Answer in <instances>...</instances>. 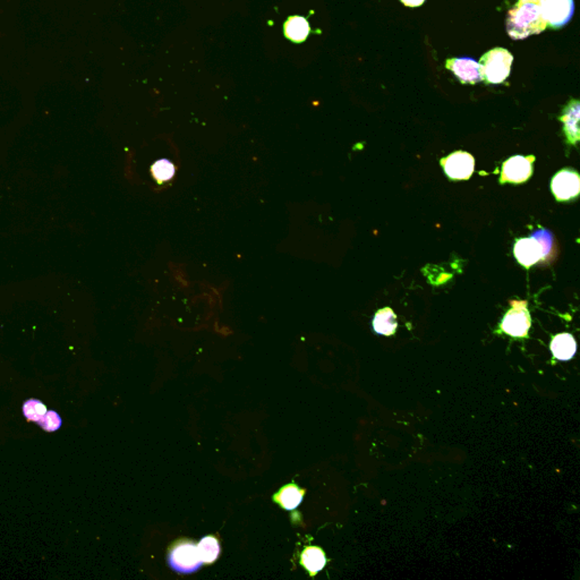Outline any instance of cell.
<instances>
[{"label":"cell","instance_id":"5","mask_svg":"<svg viewBox=\"0 0 580 580\" xmlns=\"http://www.w3.org/2000/svg\"><path fill=\"white\" fill-rule=\"evenodd\" d=\"M539 5L547 24L554 28L566 26L575 13L574 0H539Z\"/></svg>","mask_w":580,"mask_h":580},{"label":"cell","instance_id":"6","mask_svg":"<svg viewBox=\"0 0 580 580\" xmlns=\"http://www.w3.org/2000/svg\"><path fill=\"white\" fill-rule=\"evenodd\" d=\"M512 308L507 312L501 323V329L510 336L517 338L527 337L530 328V315L527 302H511Z\"/></svg>","mask_w":580,"mask_h":580},{"label":"cell","instance_id":"8","mask_svg":"<svg viewBox=\"0 0 580 580\" xmlns=\"http://www.w3.org/2000/svg\"><path fill=\"white\" fill-rule=\"evenodd\" d=\"M447 67L461 83L475 84L482 81L480 63L470 57L449 59Z\"/></svg>","mask_w":580,"mask_h":580},{"label":"cell","instance_id":"2","mask_svg":"<svg viewBox=\"0 0 580 580\" xmlns=\"http://www.w3.org/2000/svg\"><path fill=\"white\" fill-rule=\"evenodd\" d=\"M512 60V55L503 48L487 51L480 61L482 80L491 84L502 83L510 75Z\"/></svg>","mask_w":580,"mask_h":580},{"label":"cell","instance_id":"18","mask_svg":"<svg viewBox=\"0 0 580 580\" xmlns=\"http://www.w3.org/2000/svg\"><path fill=\"white\" fill-rule=\"evenodd\" d=\"M47 413V407L38 399L26 400L23 405V414L28 421L38 422Z\"/></svg>","mask_w":580,"mask_h":580},{"label":"cell","instance_id":"9","mask_svg":"<svg viewBox=\"0 0 580 580\" xmlns=\"http://www.w3.org/2000/svg\"><path fill=\"white\" fill-rule=\"evenodd\" d=\"M443 166L450 178L468 179L474 172L475 162L470 153L458 151L443 160Z\"/></svg>","mask_w":580,"mask_h":580},{"label":"cell","instance_id":"3","mask_svg":"<svg viewBox=\"0 0 580 580\" xmlns=\"http://www.w3.org/2000/svg\"><path fill=\"white\" fill-rule=\"evenodd\" d=\"M547 231H541L542 237L539 233H534L530 238H522L515 245V256L524 267L529 268L537 263L539 260L544 258L550 253L552 248V235Z\"/></svg>","mask_w":580,"mask_h":580},{"label":"cell","instance_id":"15","mask_svg":"<svg viewBox=\"0 0 580 580\" xmlns=\"http://www.w3.org/2000/svg\"><path fill=\"white\" fill-rule=\"evenodd\" d=\"M310 33V26L304 17H290L285 24V34L294 42H303Z\"/></svg>","mask_w":580,"mask_h":580},{"label":"cell","instance_id":"10","mask_svg":"<svg viewBox=\"0 0 580 580\" xmlns=\"http://www.w3.org/2000/svg\"><path fill=\"white\" fill-rule=\"evenodd\" d=\"M532 162L525 157L517 156L509 159L503 164L502 177L505 181L522 183L532 175Z\"/></svg>","mask_w":580,"mask_h":580},{"label":"cell","instance_id":"20","mask_svg":"<svg viewBox=\"0 0 580 580\" xmlns=\"http://www.w3.org/2000/svg\"><path fill=\"white\" fill-rule=\"evenodd\" d=\"M425 0H401V3L405 4L406 6L409 7H417V6L422 5Z\"/></svg>","mask_w":580,"mask_h":580},{"label":"cell","instance_id":"14","mask_svg":"<svg viewBox=\"0 0 580 580\" xmlns=\"http://www.w3.org/2000/svg\"><path fill=\"white\" fill-rule=\"evenodd\" d=\"M300 561L311 576L317 575V572L321 571L327 564L325 552L317 547H310L305 549L302 553Z\"/></svg>","mask_w":580,"mask_h":580},{"label":"cell","instance_id":"19","mask_svg":"<svg viewBox=\"0 0 580 580\" xmlns=\"http://www.w3.org/2000/svg\"><path fill=\"white\" fill-rule=\"evenodd\" d=\"M38 425L42 430L47 431V432H55L60 428L63 421H61L60 415L56 411H47L41 418L38 421Z\"/></svg>","mask_w":580,"mask_h":580},{"label":"cell","instance_id":"13","mask_svg":"<svg viewBox=\"0 0 580 580\" xmlns=\"http://www.w3.org/2000/svg\"><path fill=\"white\" fill-rule=\"evenodd\" d=\"M397 317L394 315L391 308H384L375 314L373 320V328L379 334L392 336L397 330Z\"/></svg>","mask_w":580,"mask_h":580},{"label":"cell","instance_id":"12","mask_svg":"<svg viewBox=\"0 0 580 580\" xmlns=\"http://www.w3.org/2000/svg\"><path fill=\"white\" fill-rule=\"evenodd\" d=\"M304 495H305L304 490L290 484L283 487L280 492L275 495V501L286 510H294L303 501Z\"/></svg>","mask_w":580,"mask_h":580},{"label":"cell","instance_id":"7","mask_svg":"<svg viewBox=\"0 0 580 580\" xmlns=\"http://www.w3.org/2000/svg\"><path fill=\"white\" fill-rule=\"evenodd\" d=\"M551 189L558 200H570L579 194V176L574 170H562L553 178Z\"/></svg>","mask_w":580,"mask_h":580},{"label":"cell","instance_id":"16","mask_svg":"<svg viewBox=\"0 0 580 580\" xmlns=\"http://www.w3.org/2000/svg\"><path fill=\"white\" fill-rule=\"evenodd\" d=\"M197 551H199V555L203 564H213L214 561L219 558L221 549L216 537L206 536L204 539H201L200 543L197 545Z\"/></svg>","mask_w":580,"mask_h":580},{"label":"cell","instance_id":"17","mask_svg":"<svg viewBox=\"0 0 580 580\" xmlns=\"http://www.w3.org/2000/svg\"><path fill=\"white\" fill-rule=\"evenodd\" d=\"M151 174L159 184L167 183V181H172V177L175 176V164L169 162L168 159H160L151 167Z\"/></svg>","mask_w":580,"mask_h":580},{"label":"cell","instance_id":"4","mask_svg":"<svg viewBox=\"0 0 580 580\" xmlns=\"http://www.w3.org/2000/svg\"><path fill=\"white\" fill-rule=\"evenodd\" d=\"M168 564L179 574H193L202 566L197 547L192 542H181L168 553Z\"/></svg>","mask_w":580,"mask_h":580},{"label":"cell","instance_id":"21","mask_svg":"<svg viewBox=\"0 0 580 580\" xmlns=\"http://www.w3.org/2000/svg\"><path fill=\"white\" fill-rule=\"evenodd\" d=\"M534 1H539V0H534Z\"/></svg>","mask_w":580,"mask_h":580},{"label":"cell","instance_id":"11","mask_svg":"<svg viewBox=\"0 0 580 580\" xmlns=\"http://www.w3.org/2000/svg\"><path fill=\"white\" fill-rule=\"evenodd\" d=\"M575 338L569 333H560L555 336L551 342V350L555 359L560 361H569L576 354Z\"/></svg>","mask_w":580,"mask_h":580},{"label":"cell","instance_id":"1","mask_svg":"<svg viewBox=\"0 0 580 580\" xmlns=\"http://www.w3.org/2000/svg\"><path fill=\"white\" fill-rule=\"evenodd\" d=\"M539 1L520 0L507 14L505 28L512 40H524L539 34L547 28Z\"/></svg>","mask_w":580,"mask_h":580}]
</instances>
